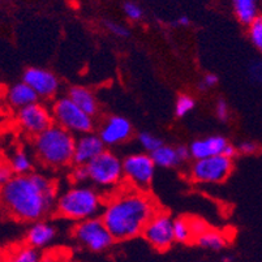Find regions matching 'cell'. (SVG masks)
Wrapping results in <instances>:
<instances>
[{
	"label": "cell",
	"mask_w": 262,
	"mask_h": 262,
	"mask_svg": "<svg viewBox=\"0 0 262 262\" xmlns=\"http://www.w3.org/2000/svg\"><path fill=\"white\" fill-rule=\"evenodd\" d=\"M8 215L21 222H38L56 205L54 183L40 173L15 175L2 188Z\"/></svg>",
	"instance_id": "1"
},
{
	"label": "cell",
	"mask_w": 262,
	"mask_h": 262,
	"mask_svg": "<svg viewBox=\"0 0 262 262\" xmlns=\"http://www.w3.org/2000/svg\"><path fill=\"white\" fill-rule=\"evenodd\" d=\"M156 214V202L146 192L128 187L114 193L104 204L101 218L115 242H124L142 235Z\"/></svg>",
	"instance_id": "2"
},
{
	"label": "cell",
	"mask_w": 262,
	"mask_h": 262,
	"mask_svg": "<svg viewBox=\"0 0 262 262\" xmlns=\"http://www.w3.org/2000/svg\"><path fill=\"white\" fill-rule=\"evenodd\" d=\"M33 147L40 163L47 167L61 168L73 163L76 139L73 133L58 124L33 137Z\"/></svg>",
	"instance_id": "3"
},
{
	"label": "cell",
	"mask_w": 262,
	"mask_h": 262,
	"mask_svg": "<svg viewBox=\"0 0 262 262\" xmlns=\"http://www.w3.org/2000/svg\"><path fill=\"white\" fill-rule=\"evenodd\" d=\"M104 206L99 193L93 188L76 185L61 194L56 201L55 209L60 216L76 222L94 218Z\"/></svg>",
	"instance_id": "4"
},
{
	"label": "cell",
	"mask_w": 262,
	"mask_h": 262,
	"mask_svg": "<svg viewBox=\"0 0 262 262\" xmlns=\"http://www.w3.org/2000/svg\"><path fill=\"white\" fill-rule=\"evenodd\" d=\"M54 123L73 135L90 133L94 128L93 116L88 115L67 95L56 99L51 108Z\"/></svg>",
	"instance_id": "5"
},
{
	"label": "cell",
	"mask_w": 262,
	"mask_h": 262,
	"mask_svg": "<svg viewBox=\"0 0 262 262\" xmlns=\"http://www.w3.org/2000/svg\"><path fill=\"white\" fill-rule=\"evenodd\" d=\"M73 237L92 252L106 251L115 242L103 219L97 216L78 222L73 228Z\"/></svg>",
	"instance_id": "6"
},
{
	"label": "cell",
	"mask_w": 262,
	"mask_h": 262,
	"mask_svg": "<svg viewBox=\"0 0 262 262\" xmlns=\"http://www.w3.org/2000/svg\"><path fill=\"white\" fill-rule=\"evenodd\" d=\"M88 166L90 180L102 188H111L118 185L124 178L123 162L111 151H103L99 157L93 159Z\"/></svg>",
	"instance_id": "7"
},
{
	"label": "cell",
	"mask_w": 262,
	"mask_h": 262,
	"mask_svg": "<svg viewBox=\"0 0 262 262\" xmlns=\"http://www.w3.org/2000/svg\"><path fill=\"white\" fill-rule=\"evenodd\" d=\"M232 159L223 156H214L204 159H196L190 167L193 182L204 184H218L225 182L232 172Z\"/></svg>",
	"instance_id": "8"
},
{
	"label": "cell",
	"mask_w": 262,
	"mask_h": 262,
	"mask_svg": "<svg viewBox=\"0 0 262 262\" xmlns=\"http://www.w3.org/2000/svg\"><path fill=\"white\" fill-rule=\"evenodd\" d=\"M123 167L124 178L130 187L144 190L153 182L157 166L150 154L136 153L124 159Z\"/></svg>",
	"instance_id": "9"
},
{
	"label": "cell",
	"mask_w": 262,
	"mask_h": 262,
	"mask_svg": "<svg viewBox=\"0 0 262 262\" xmlns=\"http://www.w3.org/2000/svg\"><path fill=\"white\" fill-rule=\"evenodd\" d=\"M173 221L167 213L157 211L156 215L150 219L145 227L142 236L150 245L158 251H166L175 240L173 233Z\"/></svg>",
	"instance_id": "10"
},
{
	"label": "cell",
	"mask_w": 262,
	"mask_h": 262,
	"mask_svg": "<svg viewBox=\"0 0 262 262\" xmlns=\"http://www.w3.org/2000/svg\"><path fill=\"white\" fill-rule=\"evenodd\" d=\"M16 121L24 132L35 137L51 127L54 124V118L52 113L47 110L46 106L35 102L24 108L17 110Z\"/></svg>",
	"instance_id": "11"
},
{
	"label": "cell",
	"mask_w": 262,
	"mask_h": 262,
	"mask_svg": "<svg viewBox=\"0 0 262 262\" xmlns=\"http://www.w3.org/2000/svg\"><path fill=\"white\" fill-rule=\"evenodd\" d=\"M23 81L29 85L39 98H52L59 90V80L51 71L43 68H29L23 75Z\"/></svg>",
	"instance_id": "12"
},
{
	"label": "cell",
	"mask_w": 262,
	"mask_h": 262,
	"mask_svg": "<svg viewBox=\"0 0 262 262\" xmlns=\"http://www.w3.org/2000/svg\"><path fill=\"white\" fill-rule=\"evenodd\" d=\"M104 142L99 137V135H94V133H85L81 135L77 140H76V147H75V158H73V163L76 166H86L89 164L93 159L101 156L104 149Z\"/></svg>",
	"instance_id": "13"
},
{
	"label": "cell",
	"mask_w": 262,
	"mask_h": 262,
	"mask_svg": "<svg viewBox=\"0 0 262 262\" xmlns=\"http://www.w3.org/2000/svg\"><path fill=\"white\" fill-rule=\"evenodd\" d=\"M130 136H132V125L129 120L123 116L108 118L99 130V137L104 142V145H108V146L123 144Z\"/></svg>",
	"instance_id": "14"
},
{
	"label": "cell",
	"mask_w": 262,
	"mask_h": 262,
	"mask_svg": "<svg viewBox=\"0 0 262 262\" xmlns=\"http://www.w3.org/2000/svg\"><path fill=\"white\" fill-rule=\"evenodd\" d=\"M227 145L228 141L222 136H210L206 139L196 140L189 146L190 156L194 161L214 156H221V154H223Z\"/></svg>",
	"instance_id": "15"
},
{
	"label": "cell",
	"mask_w": 262,
	"mask_h": 262,
	"mask_svg": "<svg viewBox=\"0 0 262 262\" xmlns=\"http://www.w3.org/2000/svg\"><path fill=\"white\" fill-rule=\"evenodd\" d=\"M7 103L15 110H21L24 107L29 106V104L38 102L39 97L37 93L29 86V85L21 81L17 84L12 85L8 90H7L6 95Z\"/></svg>",
	"instance_id": "16"
},
{
	"label": "cell",
	"mask_w": 262,
	"mask_h": 262,
	"mask_svg": "<svg viewBox=\"0 0 262 262\" xmlns=\"http://www.w3.org/2000/svg\"><path fill=\"white\" fill-rule=\"evenodd\" d=\"M55 236H56V230L51 223L38 221L28 230L25 240L29 247L40 249L49 245L55 239Z\"/></svg>",
	"instance_id": "17"
},
{
	"label": "cell",
	"mask_w": 262,
	"mask_h": 262,
	"mask_svg": "<svg viewBox=\"0 0 262 262\" xmlns=\"http://www.w3.org/2000/svg\"><path fill=\"white\" fill-rule=\"evenodd\" d=\"M68 97L80 107L82 111L90 116H94L98 113V104H97V99H95L94 94L86 88L82 86H73L71 88L68 92Z\"/></svg>",
	"instance_id": "18"
},
{
	"label": "cell",
	"mask_w": 262,
	"mask_h": 262,
	"mask_svg": "<svg viewBox=\"0 0 262 262\" xmlns=\"http://www.w3.org/2000/svg\"><path fill=\"white\" fill-rule=\"evenodd\" d=\"M232 7L243 25L249 26L259 16V0H232Z\"/></svg>",
	"instance_id": "19"
},
{
	"label": "cell",
	"mask_w": 262,
	"mask_h": 262,
	"mask_svg": "<svg viewBox=\"0 0 262 262\" xmlns=\"http://www.w3.org/2000/svg\"><path fill=\"white\" fill-rule=\"evenodd\" d=\"M150 156L153 158L157 167L171 168L176 167L179 163H182V161L179 159L176 147L168 146V145H162L161 147H158Z\"/></svg>",
	"instance_id": "20"
},
{
	"label": "cell",
	"mask_w": 262,
	"mask_h": 262,
	"mask_svg": "<svg viewBox=\"0 0 262 262\" xmlns=\"http://www.w3.org/2000/svg\"><path fill=\"white\" fill-rule=\"evenodd\" d=\"M194 242L200 245V247L205 248V249H210V251H221L227 244V237L223 235L222 232L215 230H208L202 235H200Z\"/></svg>",
	"instance_id": "21"
},
{
	"label": "cell",
	"mask_w": 262,
	"mask_h": 262,
	"mask_svg": "<svg viewBox=\"0 0 262 262\" xmlns=\"http://www.w3.org/2000/svg\"><path fill=\"white\" fill-rule=\"evenodd\" d=\"M8 164L15 175H29V173H32V158L24 150H17V151L12 154Z\"/></svg>",
	"instance_id": "22"
},
{
	"label": "cell",
	"mask_w": 262,
	"mask_h": 262,
	"mask_svg": "<svg viewBox=\"0 0 262 262\" xmlns=\"http://www.w3.org/2000/svg\"><path fill=\"white\" fill-rule=\"evenodd\" d=\"M7 259L8 262H43L38 249L29 247L28 244L15 248L8 254Z\"/></svg>",
	"instance_id": "23"
},
{
	"label": "cell",
	"mask_w": 262,
	"mask_h": 262,
	"mask_svg": "<svg viewBox=\"0 0 262 262\" xmlns=\"http://www.w3.org/2000/svg\"><path fill=\"white\" fill-rule=\"evenodd\" d=\"M173 233H175V240L179 243H190L194 240L190 230L189 219L187 218H176L173 221Z\"/></svg>",
	"instance_id": "24"
},
{
	"label": "cell",
	"mask_w": 262,
	"mask_h": 262,
	"mask_svg": "<svg viewBox=\"0 0 262 262\" xmlns=\"http://www.w3.org/2000/svg\"><path fill=\"white\" fill-rule=\"evenodd\" d=\"M248 34L253 46L262 55V15H259L251 25L248 26Z\"/></svg>",
	"instance_id": "25"
},
{
	"label": "cell",
	"mask_w": 262,
	"mask_h": 262,
	"mask_svg": "<svg viewBox=\"0 0 262 262\" xmlns=\"http://www.w3.org/2000/svg\"><path fill=\"white\" fill-rule=\"evenodd\" d=\"M194 106H196V102L190 95H180L175 104V115L178 118H184L185 115H188L194 108Z\"/></svg>",
	"instance_id": "26"
},
{
	"label": "cell",
	"mask_w": 262,
	"mask_h": 262,
	"mask_svg": "<svg viewBox=\"0 0 262 262\" xmlns=\"http://www.w3.org/2000/svg\"><path fill=\"white\" fill-rule=\"evenodd\" d=\"M139 144L141 145V147L145 151L151 154L158 147H161L163 145V142H162L161 139H158L157 136L151 135V133L142 132L139 135Z\"/></svg>",
	"instance_id": "27"
},
{
	"label": "cell",
	"mask_w": 262,
	"mask_h": 262,
	"mask_svg": "<svg viewBox=\"0 0 262 262\" xmlns=\"http://www.w3.org/2000/svg\"><path fill=\"white\" fill-rule=\"evenodd\" d=\"M123 9L125 16L132 21H140L142 18V16H144V12H142L141 7H140L139 4L133 3V2L124 3Z\"/></svg>",
	"instance_id": "28"
},
{
	"label": "cell",
	"mask_w": 262,
	"mask_h": 262,
	"mask_svg": "<svg viewBox=\"0 0 262 262\" xmlns=\"http://www.w3.org/2000/svg\"><path fill=\"white\" fill-rule=\"evenodd\" d=\"M104 26H106V29L108 30V32H111L114 35H116V37L127 38L128 35H129V32H128L127 28L124 25H121V24L115 23V21H106V23H104Z\"/></svg>",
	"instance_id": "29"
},
{
	"label": "cell",
	"mask_w": 262,
	"mask_h": 262,
	"mask_svg": "<svg viewBox=\"0 0 262 262\" xmlns=\"http://www.w3.org/2000/svg\"><path fill=\"white\" fill-rule=\"evenodd\" d=\"M189 225H190V230H192L193 236H194V240H196L200 235H202V233L206 232V231L209 230L208 225H206V223L200 218H190Z\"/></svg>",
	"instance_id": "30"
},
{
	"label": "cell",
	"mask_w": 262,
	"mask_h": 262,
	"mask_svg": "<svg viewBox=\"0 0 262 262\" xmlns=\"http://www.w3.org/2000/svg\"><path fill=\"white\" fill-rule=\"evenodd\" d=\"M72 180L76 184H82V183L90 180L88 166H76L72 172Z\"/></svg>",
	"instance_id": "31"
},
{
	"label": "cell",
	"mask_w": 262,
	"mask_h": 262,
	"mask_svg": "<svg viewBox=\"0 0 262 262\" xmlns=\"http://www.w3.org/2000/svg\"><path fill=\"white\" fill-rule=\"evenodd\" d=\"M215 114L216 118L221 121L228 120V118H230V107H228L227 102H226L225 99H219V101L216 102Z\"/></svg>",
	"instance_id": "32"
},
{
	"label": "cell",
	"mask_w": 262,
	"mask_h": 262,
	"mask_svg": "<svg viewBox=\"0 0 262 262\" xmlns=\"http://www.w3.org/2000/svg\"><path fill=\"white\" fill-rule=\"evenodd\" d=\"M249 77L258 85H262V60H256L251 64Z\"/></svg>",
	"instance_id": "33"
},
{
	"label": "cell",
	"mask_w": 262,
	"mask_h": 262,
	"mask_svg": "<svg viewBox=\"0 0 262 262\" xmlns=\"http://www.w3.org/2000/svg\"><path fill=\"white\" fill-rule=\"evenodd\" d=\"M219 77L215 75V73H208L205 75L204 78L201 80V82L199 84V89L201 92H205V90L210 89V88H214L216 84H218Z\"/></svg>",
	"instance_id": "34"
},
{
	"label": "cell",
	"mask_w": 262,
	"mask_h": 262,
	"mask_svg": "<svg viewBox=\"0 0 262 262\" xmlns=\"http://www.w3.org/2000/svg\"><path fill=\"white\" fill-rule=\"evenodd\" d=\"M242 154H256L259 150V146L254 141H243L237 147Z\"/></svg>",
	"instance_id": "35"
},
{
	"label": "cell",
	"mask_w": 262,
	"mask_h": 262,
	"mask_svg": "<svg viewBox=\"0 0 262 262\" xmlns=\"http://www.w3.org/2000/svg\"><path fill=\"white\" fill-rule=\"evenodd\" d=\"M13 176H15V173H13L12 168L9 167V164L2 163V167H0V183H2V185L8 183Z\"/></svg>",
	"instance_id": "36"
},
{
	"label": "cell",
	"mask_w": 262,
	"mask_h": 262,
	"mask_svg": "<svg viewBox=\"0 0 262 262\" xmlns=\"http://www.w3.org/2000/svg\"><path fill=\"white\" fill-rule=\"evenodd\" d=\"M176 151H178L179 159H180L182 162L188 161V159L192 157V156H190L189 146H184V145H180V146L176 147Z\"/></svg>",
	"instance_id": "37"
},
{
	"label": "cell",
	"mask_w": 262,
	"mask_h": 262,
	"mask_svg": "<svg viewBox=\"0 0 262 262\" xmlns=\"http://www.w3.org/2000/svg\"><path fill=\"white\" fill-rule=\"evenodd\" d=\"M236 154H237L236 147H235V146H233V145H231L230 142H228V145H227V146H226L225 151H223V156H226V157H228V158L232 159L233 157L236 156Z\"/></svg>",
	"instance_id": "38"
},
{
	"label": "cell",
	"mask_w": 262,
	"mask_h": 262,
	"mask_svg": "<svg viewBox=\"0 0 262 262\" xmlns=\"http://www.w3.org/2000/svg\"><path fill=\"white\" fill-rule=\"evenodd\" d=\"M176 24L180 26H188L190 24V20L188 16H180V17L178 18V21H176Z\"/></svg>",
	"instance_id": "39"
},
{
	"label": "cell",
	"mask_w": 262,
	"mask_h": 262,
	"mask_svg": "<svg viewBox=\"0 0 262 262\" xmlns=\"http://www.w3.org/2000/svg\"><path fill=\"white\" fill-rule=\"evenodd\" d=\"M222 262H233V257H232V256H226V257H223Z\"/></svg>",
	"instance_id": "40"
},
{
	"label": "cell",
	"mask_w": 262,
	"mask_h": 262,
	"mask_svg": "<svg viewBox=\"0 0 262 262\" xmlns=\"http://www.w3.org/2000/svg\"><path fill=\"white\" fill-rule=\"evenodd\" d=\"M2 262H8V259H7V258H2Z\"/></svg>",
	"instance_id": "41"
}]
</instances>
